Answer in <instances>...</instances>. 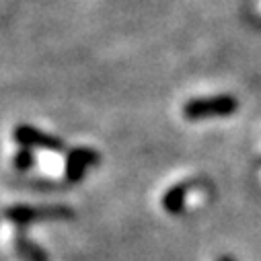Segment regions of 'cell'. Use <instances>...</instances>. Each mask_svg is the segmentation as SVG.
Segmentation results:
<instances>
[{
    "label": "cell",
    "mask_w": 261,
    "mask_h": 261,
    "mask_svg": "<svg viewBox=\"0 0 261 261\" xmlns=\"http://www.w3.org/2000/svg\"><path fill=\"white\" fill-rule=\"evenodd\" d=\"M13 136L25 148H41V150H49V152H62L64 150V142L60 138H54V136L41 132L37 127H31V125H17Z\"/></svg>",
    "instance_id": "3"
},
{
    "label": "cell",
    "mask_w": 261,
    "mask_h": 261,
    "mask_svg": "<svg viewBox=\"0 0 261 261\" xmlns=\"http://www.w3.org/2000/svg\"><path fill=\"white\" fill-rule=\"evenodd\" d=\"M5 216L15 224H29L33 220H66L72 218L74 212L66 206H13Z\"/></svg>",
    "instance_id": "2"
},
{
    "label": "cell",
    "mask_w": 261,
    "mask_h": 261,
    "mask_svg": "<svg viewBox=\"0 0 261 261\" xmlns=\"http://www.w3.org/2000/svg\"><path fill=\"white\" fill-rule=\"evenodd\" d=\"M189 189H191V183H179V185H175L173 189H169V191L165 193V198H163V208H165V212H169V214H181Z\"/></svg>",
    "instance_id": "5"
},
{
    "label": "cell",
    "mask_w": 261,
    "mask_h": 261,
    "mask_svg": "<svg viewBox=\"0 0 261 261\" xmlns=\"http://www.w3.org/2000/svg\"><path fill=\"white\" fill-rule=\"evenodd\" d=\"M17 249H19V253L23 255V257H27L29 261H47V255L37 247V245H33V243H29L27 239H17Z\"/></svg>",
    "instance_id": "6"
},
{
    "label": "cell",
    "mask_w": 261,
    "mask_h": 261,
    "mask_svg": "<svg viewBox=\"0 0 261 261\" xmlns=\"http://www.w3.org/2000/svg\"><path fill=\"white\" fill-rule=\"evenodd\" d=\"M33 165H35V159H33V154H31L29 148H25V150H21V152L15 154V167L17 169L25 171V169H31Z\"/></svg>",
    "instance_id": "7"
},
{
    "label": "cell",
    "mask_w": 261,
    "mask_h": 261,
    "mask_svg": "<svg viewBox=\"0 0 261 261\" xmlns=\"http://www.w3.org/2000/svg\"><path fill=\"white\" fill-rule=\"evenodd\" d=\"M216 261H234V259H232L230 255H222V257H218Z\"/></svg>",
    "instance_id": "8"
},
{
    "label": "cell",
    "mask_w": 261,
    "mask_h": 261,
    "mask_svg": "<svg viewBox=\"0 0 261 261\" xmlns=\"http://www.w3.org/2000/svg\"><path fill=\"white\" fill-rule=\"evenodd\" d=\"M237 107H239V101L230 95L202 97V99H191L183 105V117L191 121L210 119V117H226V115H232Z\"/></svg>",
    "instance_id": "1"
},
{
    "label": "cell",
    "mask_w": 261,
    "mask_h": 261,
    "mask_svg": "<svg viewBox=\"0 0 261 261\" xmlns=\"http://www.w3.org/2000/svg\"><path fill=\"white\" fill-rule=\"evenodd\" d=\"M101 163V156L93 148H74L68 152L66 159V177L70 181H81L89 167H95Z\"/></svg>",
    "instance_id": "4"
}]
</instances>
